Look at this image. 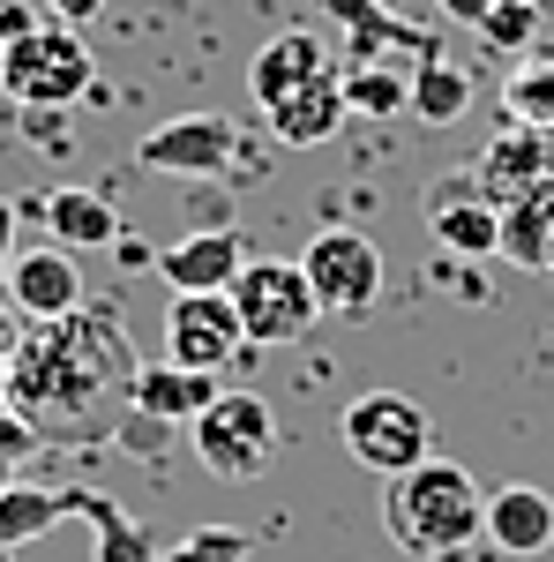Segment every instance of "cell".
I'll return each instance as SVG.
<instances>
[{
    "mask_svg": "<svg viewBox=\"0 0 554 562\" xmlns=\"http://www.w3.org/2000/svg\"><path fill=\"white\" fill-rule=\"evenodd\" d=\"M143 360L128 346L121 307H76L60 323H31V338L8 352V405L45 442H98L135 413Z\"/></svg>",
    "mask_w": 554,
    "mask_h": 562,
    "instance_id": "6da1fadb",
    "label": "cell"
},
{
    "mask_svg": "<svg viewBox=\"0 0 554 562\" xmlns=\"http://www.w3.org/2000/svg\"><path fill=\"white\" fill-rule=\"evenodd\" d=\"M383 532L405 555H434V562L465 555L472 540L487 532V487H479L472 465H457V458H427V465L389 480Z\"/></svg>",
    "mask_w": 554,
    "mask_h": 562,
    "instance_id": "7a4b0ae2",
    "label": "cell"
},
{
    "mask_svg": "<svg viewBox=\"0 0 554 562\" xmlns=\"http://www.w3.org/2000/svg\"><path fill=\"white\" fill-rule=\"evenodd\" d=\"M0 90L31 113H60V105H83L98 98V68H90V45L68 23H38L23 38L0 45Z\"/></svg>",
    "mask_w": 554,
    "mask_h": 562,
    "instance_id": "3957f363",
    "label": "cell"
},
{
    "mask_svg": "<svg viewBox=\"0 0 554 562\" xmlns=\"http://www.w3.org/2000/svg\"><path fill=\"white\" fill-rule=\"evenodd\" d=\"M338 435H344V450L383 480H397V473H412V465L434 458V420H427V405L412 390H360L344 405Z\"/></svg>",
    "mask_w": 554,
    "mask_h": 562,
    "instance_id": "277c9868",
    "label": "cell"
},
{
    "mask_svg": "<svg viewBox=\"0 0 554 562\" xmlns=\"http://www.w3.org/2000/svg\"><path fill=\"white\" fill-rule=\"evenodd\" d=\"M188 442L217 480H262L278 458V413L262 390H217L211 405L188 420Z\"/></svg>",
    "mask_w": 554,
    "mask_h": 562,
    "instance_id": "5b68a950",
    "label": "cell"
},
{
    "mask_svg": "<svg viewBox=\"0 0 554 562\" xmlns=\"http://www.w3.org/2000/svg\"><path fill=\"white\" fill-rule=\"evenodd\" d=\"M233 307H240V330H248V346H299L307 330H315V285H307V270L285 256H248V270L225 285Z\"/></svg>",
    "mask_w": 554,
    "mask_h": 562,
    "instance_id": "8992f818",
    "label": "cell"
},
{
    "mask_svg": "<svg viewBox=\"0 0 554 562\" xmlns=\"http://www.w3.org/2000/svg\"><path fill=\"white\" fill-rule=\"evenodd\" d=\"M307 285H315V301L323 315H344V323H360L368 307L383 301V248L360 233V225H323L315 240H307Z\"/></svg>",
    "mask_w": 554,
    "mask_h": 562,
    "instance_id": "52a82bcc",
    "label": "cell"
},
{
    "mask_svg": "<svg viewBox=\"0 0 554 562\" xmlns=\"http://www.w3.org/2000/svg\"><path fill=\"white\" fill-rule=\"evenodd\" d=\"M233 158H240V128L225 113H180V121H166V128H150L135 143V166L166 180H217Z\"/></svg>",
    "mask_w": 554,
    "mask_h": 562,
    "instance_id": "ba28073f",
    "label": "cell"
},
{
    "mask_svg": "<svg viewBox=\"0 0 554 562\" xmlns=\"http://www.w3.org/2000/svg\"><path fill=\"white\" fill-rule=\"evenodd\" d=\"M233 352H248V330H240L233 293H172V307H166V360L203 368V375H225Z\"/></svg>",
    "mask_w": 554,
    "mask_h": 562,
    "instance_id": "9c48e42d",
    "label": "cell"
},
{
    "mask_svg": "<svg viewBox=\"0 0 554 562\" xmlns=\"http://www.w3.org/2000/svg\"><path fill=\"white\" fill-rule=\"evenodd\" d=\"M0 293H8V307H15L23 323H60V315H76V307L90 301L83 270H76V248H60V240H45V248H15Z\"/></svg>",
    "mask_w": 554,
    "mask_h": 562,
    "instance_id": "30bf717a",
    "label": "cell"
},
{
    "mask_svg": "<svg viewBox=\"0 0 554 562\" xmlns=\"http://www.w3.org/2000/svg\"><path fill=\"white\" fill-rule=\"evenodd\" d=\"M121 503L98 487H45V480H15L0 487V548H31L45 532H60V518H113Z\"/></svg>",
    "mask_w": 554,
    "mask_h": 562,
    "instance_id": "8fae6325",
    "label": "cell"
},
{
    "mask_svg": "<svg viewBox=\"0 0 554 562\" xmlns=\"http://www.w3.org/2000/svg\"><path fill=\"white\" fill-rule=\"evenodd\" d=\"M323 76H338V45H323L315 31H278V38H262L256 60H248V98L270 113V105H285L293 90L323 83Z\"/></svg>",
    "mask_w": 554,
    "mask_h": 562,
    "instance_id": "7c38bea8",
    "label": "cell"
},
{
    "mask_svg": "<svg viewBox=\"0 0 554 562\" xmlns=\"http://www.w3.org/2000/svg\"><path fill=\"white\" fill-rule=\"evenodd\" d=\"M240 270H248V248H240L233 225H203V233L158 248V278H166L172 293H225Z\"/></svg>",
    "mask_w": 554,
    "mask_h": 562,
    "instance_id": "4fadbf2b",
    "label": "cell"
},
{
    "mask_svg": "<svg viewBox=\"0 0 554 562\" xmlns=\"http://www.w3.org/2000/svg\"><path fill=\"white\" fill-rule=\"evenodd\" d=\"M323 15L344 31V68H352V60H383V53H412V60L442 53L434 31L405 23V15H389L383 0H323Z\"/></svg>",
    "mask_w": 554,
    "mask_h": 562,
    "instance_id": "5bb4252c",
    "label": "cell"
},
{
    "mask_svg": "<svg viewBox=\"0 0 554 562\" xmlns=\"http://www.w3.org/2000/svg\"><path fill=\"white\" fill-rule=\"evenodd\" d=\"M547 180H554V135L524 128V121L510 135H495L487 158H479V195H495V203H517V195H532Z\"/></svg>",
    "mask_w": 554,
    "mask_h": 562,
    "instance_id": "9a60e30c",
    "label": "cell"
},
{
    "mask_svg": "<svg viewBox=\"0 0 554 562\" xmlns=\"http://www.w3.org/2000/svg\"><path fill=\"white\" fill-rule=\"evenodd\" d=\"M217 390H225V375L180 368V360H150V368L135 375V413H143V420H166V428H188Z\"/></svg>",
    "mask_w": 554,
    "mask_h": 562,
    "instance_id": "2e32d148",
    "label": "cell"
},
{
    "mask_svg": "<svg viewBox=\"0 0 554 562\" xmlns=\"http://www.w3.org/2000/svg\"><path fill=\"white\" fill-rule=\"evenodd\" d=\"M262 121H270V135H278L285 150H323V143L352 121V105H344V83H338V76H323V83L293 90L285 105H270Z\"/></svg>",
    "mask_w": 554,
    "mask_h": 562,
    "instance_id": "e0dca14e",
    "label": "cell"
},
{
    "mask_svg": "<svg viewBox=\"0 0 554 562\" xmlns=\"http://www.w3.org/2000/svg\"><path fill=\"white\" fill-rule=\"evenodd\" d=\"M427 225L450 256H502V203H487L479 188H442Z\"/></svg>",
    "mask_w": 554,
    "mask_h": 562,
    "instance_id": "ac0fdd59",
    "label": "cell"
},
{
    "mask_svg": "<svg viewBox=\"0 0 554 562\" xmlns=\"http://www.w3.org/2000/svg\"><path fill=\"white\" fill-rule=\"evenodd\" d=\"M38 211H45V233H53L60 248H76V256H83V248H113V240L128 233L121 211H113L98 188H53Z\"/></svg>",
    "mask_w": 554,
    "mask_h": 562,
    "instance_id": "d6986e66",
    "label": "cell"
},
{
    "mask_svg": "<svg viewBox=\"0 0 554 562\" xmlns=\"http://www.w3.org/2000/svg\"><path fill=\"white\" fill-rule=\"evenodd\" d=\"M487 540L502 555H540V548H554V503L540 487H495L487 495Z\"/></svg>",
    "mask_w": 554,
    "mask_h": 562,
    "instance_id": "ffe728a7",
    "label": "cell"
},
{
    "mask_svg": "<svg viewBox=\"0 0 554 562\" xmlns=\"http://www.w3.org/2000/svg\"><path fill=\"white\" fill-rule=\"evenodd\" d=\"M338 83L360 121H397L412 105V68L405 60H352V68H338Z\"/></svg>",
    "mask_w": 554,
    "mask_h": 562,
    "instance_id": "44dd1931",
    "label": "cell"
},
{
    "mask_svg": "<svg viewBox=\"0 0 554 562\" xmlns=\"http://www.w3.org/2000/svg\"><path fill=\"white\" fill-rule=\"evenodd\" d=\"M412 113H420L427 128H457L472 113V76L450 53H427L420 68H412Z\"/></svg>",
    "mask_w": 554,
    "mask_h": 562,
    "instance_id": "7402d4cb",
    "label": "cell"
},
{
    "mask_svg": "<svg viewBox=\"0 0 554 562\" xmlns=\"http://www.w3.org/2000/svg\"><path fill=\"white\" fill-rule=\"evenodd\" d=\"M547 248H554V188H532V195L502 203V256L547 270Z\"/></svg>",
    "mask_w": 554,
    "mask_h": 562,
    "instance_id": "603a6c76",
    "label": "cell"
},
{
    "mask_svg": "<svg viewBox=\"0 0 554 562\" xmlns=\"http://www.w3.org/2000/svg\"><path fill=\"white\" fill-rule=\"evenodd\" d=\"M502 105H510V121H524V128H554V53H540V60L517 68L510 90H502Z\"/></svg>",
    "mask_w": 554,
    "mask_h": 562,
    "instance_id": "cb8c5ba5",
    "label": "cell"
},
{
    "mask_svg": "<svg viewBox=\"0 0 554 562\" xmlns=\"http://www.w3.org/2000/svg\"><path fill=\"white\" fill-rule=\"evenodd\" d=\"M479 38L495 45V53H524V45H540V0H487Z\"/></svg>",
    "mask_w": 554,
    "mask_h": 562,
    "instance_id": "d4e9b609",
    "label": "cell"
},
{
    "mask_svg": "<svg viewBox=\"0 0 554 562\" xmlns=\"http://www.w3.org/2000/svg\"><path fill=\"white\" fill-rule=\"evenodd\" d=\"M248 532H233V525H195V532H180L158 562H248Z\"/></svg>",
    "mask_w": 554,
    "mask_h": 562,
    "instance_id": "484cf974",
    "label": "cell"
},
{
    "mask_svg": "<svg viewBox=\"0 0 554 562\" xmlns=\"http://www.w3.org/2000/svg\"><path fill=\"white\" fill-rule=\"evenodd\" d=\"M166 548H158V532L143 518H128V510H113V518H98V562H158Z\"/></svg>",
    "mask_w": 554,
    "mask_h": 562,
    "instance_id": "4316f807",
    "label": "cell"
},
{
    "mask_svg": "<svg viewBox=\"0 0 554 562\" xmlns=\"http://www.w3.org/2000/svg\"><path fill=\"white\" fill-rule=\"evenodd\" d=\"M45 450V435L15 413V405H0V487H15V465H31Z\"/></svg>",
    "mask_w": 554,
    "mask_h": 562,
    "instance_id": "83f0119b",
    "label": "cell"
},
{
    "mask_svg": "<svg viewBox=\"0 0 554 562\" xmlns=\"http://www.w3.org/2000/svg\"><path fill=\"white\" fill-rule=\"evenodd\" d=\"M45 8H53V23H68V31H83V23L105 15V0H45Z\"/></svg>",
    "mask_w": 554,
    "mask_h": 562,
    "instance_id": "f1b7e54d",
    "label": "cell"
},
{
    "mask_svg": "<svg viewBox=\"0 0 554 562\" xmlns=\"http://www.w3.org/2000/svg\"><path fill=\"white\" fill-rule=\"evenodd\" d=\"M23 31H38V15H31L23 0H0V45H8V38H23Z\"/></svg>",
    "mask_w": 554,
    "mask_h": 562,
    "instance_id": "f546056e",
    "label": "cell"
},
{
    "mask_svg": "<svg viewBox=\"0 0 554 562\" xmlns=\"http://www.w3.org/2000/svg\"><path fill=\"white\" fill-rule=\"evenodd\" d=\"M15 203H8V195H0V285H8V262H15Z\"/></svg>",
    "mask_w": 554,
    "mask_h": 562,
    "instance_id": "4dcf8cb0",
    "label": "cell"
},
{
    "mask_svg": "<svg viewBox=\"0 0 554 562\" xmlns=\"http://www.w3.org/2000/svg\"><path fill=\"white\" fill-rule=\"evenodd\" d=\"M113 256L128 262V270H158V248H143V240H128V233L113 240Z\"/></svg>",
    "mask_w": 554,
    "mask_h": 562,
    "instance_id": "1f68e13d",
    "label": "cell"
},
{
    "mask_svg": "<svg viewBox=\"0 0 554 562\" xmlns=\"http://www.w3.org/2000/svg\"><path fill=\"white\" fill-rule=\"evenodd\" d=\"M15 346H23V315H15V307H8V293H0V360H8Z\"/></svg>",
    "mask_w": 554,
    "mask_h": 562,
    "instance_id": "d6a6232c",
    "label": "cell"
},
{
    "mask_svg": "<svg viewBox=\"0 0 554 562\" xmlns=\"http://www.w3.org/2000/svg\"><path fill=\"white\" fill-rule=\"evenodd\" d=\"M442 8H450L457 23H472V31H479V15H487V0H442Z\"/></svg>",
    "mask_w": 554,
    "mask_h": 562,
    "instance_id": "836d02e7",
    "label": "cell"
},
{
    "mask_svg": "<svg viewBox=\"0 0 554 562\" xmlns=\"http://www.w3.org/2000/svg\"><path fill=\"white\" fill-rule=\"evenodd\" d=\"M0 405H8V360H0Z\"/></svg>",
    "mask_w": 554,
    "mask_h": 562,
    "instance_id": "e575fe53",
    "label": "cell"
},
{
    "mask_svg": "<svg viewBox=\"0 0 554 562\" xmlns=\"http://www.w3.org/2000/svg\"><path fill=\"white\" fill-rule=\"evenodd\" d=\"M0 562H15V548H0Z\"/></svg>",
    "mask_w": 554,
    "mask_h": 562,
    "instance_id": "d590c367",
    "label": "cell"
},
{
    "mask_svg": "<svg viewBox=\"0 0 554 562\" xmlns=\"http://www.w3.org/2000/svg\"><path fill=\"white\" fill-rule=\"evenodd\" d=\"M547 270H554V248H547Z\"/></svg>",
    "mask_w": 554,
    "mask_h": 562,
    "instance_id": "8d00e7d4",
    "label": "cell"
}]
</instances>
